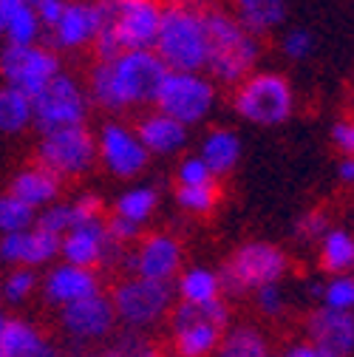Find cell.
<instances>
[{
	"label": "cell",
	"mask_w": 354,
	"mask_h": 357,
	"mask_svg": "<svg viewBox=\"0 0 354 357\" xmlns=\"http://www.w3.org/2000/svg\"><path fill=\"white\" fill-rule=\"evenodd\" d=\"M326 230H329V215L321 210H309L295 221V236L300 241H321Z\"/></svg>",
	"instance_id": "60d3db41"
},
{
	"label": "cell",
	"mask_w": 354,
	"mask_h": 357,
	"mask_svg": "<svg viewBox=\"0 0 354 357\" xmlns=\"http://www.w3.org/2000/svg\"><path fill=\"white\" fill-rule=\"evenodd\" d=\"M128 247L114 241L105 230V221L94 218L77 225L71 230H66L60 236V258L68 264H79V266H119V258Z\"/></svg>",
	"instance_id": "5bb4252c"
},
{
	"label": "cell",
	"mask_w": 354,
	"mask_h": 357,
	"mask_svg": "<svg viewBox=\"0 0 354 357\" xmlns=\"http://www.w3.org/2000/svg\"><path fill=\"white\" fill-rule=\"evenodd\" d=\"M207 0H167L162 6L153 52L170 71H204L207 60Z\"/></svg>",
	"instance_id": "3957f363"
},
{
	"label": "cell",
	"mask_w": 354,
	"mask_h": 357,
	"mask_svg": "<svg viewBox=\"0 0 354 357\" xmlns=\"http://www.w3.org/2000/svg\"><path fill=\"white\" fill-rule=\"evenodd\" d=\"M337 178L343 185H354V156H343L337 165Z\"/></svg>",
	"instance_id": "bcb514c9"
},
{
	"label": "cell",
	"mask_w": 354,
	"mask_h": 357,
	"mask_svg": "<svg viewBox=\"0 0 354 357\" xmlns=\"http://www.w3.org/2000/svg\"><path fill=\"white\" fill-rule=\"evenodd\" d=\"M176 182L179 185H207V182H215V173L210 170V165L201 156H187V159H182L179 170H176Z\"/></svg>",
	"instance_id": "ab89813d"
},
{
	"label": "cell",
	"mask_w": 354,
	"mask_h": 357,
	"mask_svg": "<svg viewBox=\"0 0 354 357\" xmlns=\"http://www.w3.org/2000/svg\"><path fill=\"white\" fill-rule=\"evenodd\" d=\"M3 281V301L6 303H23L34 295L40 278L34 273V266H23V264H15V270L6 275V278H0Z\"/></svg>",
	"instance_id": "836d02e7"
},
{
	"label": "cell",
	"mask_w": 354,
	"mask_h": 357,
	"mask_svg": "<svg viewBox=\"0 0 354 357\" xmlns=\"http://www.w3.org/2000/svg\"><path fill=\"white\" fill-rule=\"evenodd\" d=\"M215 97H218L215 79L207 77L204 71H170L167 68L153 105L176 116L179 122H185L187 128H193L213 114Z\"/></svg>",
	"instance_id": "9c48e42d"
},
{
	"label": "cell",
	"mask_w": 354,
	"mask_h": 357,
	"mask_svg": "<svg viewBox=\"0 0 354 357\" xmlns=\"http://www.w3.org/2000/svg\"><path fill=\"white\" fill-rule=\"evenodd\" d=\"M105 230H108V236H111L114 241H119V244H125V247L137 244L139 236H142V225H137V221H130V218H125V215H119V213H114V215L105 221Z\"/></svg>",
	"instance_id": "b9f144b4"
},
{
	"label": "cell",
	"mask_w": 354,
	"mask_h": 357,
	"mask_svg": "<svg viewBox=\"0 0 354 357\" xmlns=\"http://www.w3.org/2000/svg\"><path fill=\"white\" fill-rule=\"evenodd\" d=\"M190 128L185 122H179L176 116L164 114V111H153L148 116L139 119L137 125V137L142 139V145L148 148L151 156H176L190 139Z\"/></svg>",
	"instance_id": "44dd1931"
},
{
	"label": "cell",
	"mask_w": 354,
	"mask_h": 357,
	"mask_svg": "<svg viewBox=\"0 0 354 357\" xmlns=\"http://www.w3.org/2000/svg\"><path fill=\"white\" fill-rule=\"evenodd\" d=\"M286 273H289V258L281 247L267 244V241H247L218 270L221 295L247 298L252 289L263 284H275Z\"/></svg>",
	"instance_id": "5b68a950"
},
{
	"label": "cell",
	"mask_w": 354,
	"mask_h": 357,
	"mask_svg": "<svg viewBox=\"0 0 354 357\" xmlns=\"http://www.w3.org/2000/svg\"><path fill=\"white\" fill-rule=\"evenodd\" d=\"M60 329L74 346L105 343L116 329V312L111 295L94 292L60 306Z\"/></svg>",
	"instance_id": "7c38bea8"
},
{
	"label": "cell",
	"mask_w": 354,
	"mask_h": 357,
	"mask_svg": "<svg viewBox=\"0 0 354 357\" xmlns=\"http://www.w3.org/2000/svg\"><path fill=\"white\" fill-rule=\"evenodd\" d=\"M31 128H37L40 133H49L57 128H68V125H82L91 111V97H88L85 85L66 74L57 71L40 91L31 97Z\"/></svg>",
	"instance_id": "ba28073f"
},
{
	"label": "cell",
	"mask_w": 354,
	"mask_h": 357,
	"mask_svg": "<svg viewBox=\"0 0 354 357\" xmlns=\"http://www.w3.org/2000/svg\"><path fill=\"white\" fill-rule=\"evenodd\" d=\"M215 351L224 354V357H267L270 354V340L258 326L238 324V326L224 329Z\"/></svg>",
	"instance_id": "f1b7e54d"
},
{
	"label": "cell",
	"mask_w": 354,
	"mask_h": 357,
	"mask_svg": "<svg viewBox=\"0 0 354 357\" xmlns=\"http://www.w3.org/2000/svg\"><path fill=\"white\" fill-rule=\"evenodd\" d=\"M37 227H46L57 236H63L68 227H71V204L68 202H52L46 207H40L37 210V221H34Z\"/></svg>",
	"instance_id": "8d00e7d4"
},
{
	"label": "cell",
	"mask_w": 354,
	"mask_h": 357,
	"mask_svg": "<svg viewBox=\"0 0 354 357\" xmlns=\"http://www.w3.org/2000/svg\"><path fill=\"white\" fill-rule=\"evenodd\" d=\"M173 281H156L145 275H128L111 289V303L119 326L153 329L159 326L173 306Z\"/></svg>",
	"instance_id": "8992f818"
},
{
	"label": "cell",
	"mask_w": 354,
	"mask_h": 357,
	"mask_svg": "<svg viewBox=\"0 0 354 357\" xmlns=\"http://www.w3.org/2000/svg\"><path fill=\"white\" fill-rule=\"evenodd\" d=\"M66 3L68 0H31V6H34V12H37V17H40V23H43L46 31L60 20Z\"/></svg>",
	"instance_id": "7bdbcfd3"
},
{
	"label": "cell",
	"mask_w": 354,
	"mask_h": 357,
	"mask_svg": "<svg viewBox=\"0 0 354 357\" xmlns=\"http://www.w3.org/2000/svg\"><path fill=\"white\" fill-rule=\"evenodd\" d=\"M281 52H284L289 60L300 63V60H306L309 54L315 52V37L309 34L306 29H289V31L284 34V40H281Z\"/></svg>",
	"instance_id": "f35d334b"
},
{
	"label": "cell",
	"mask_w": 354,
	"mask_h": 357,
	"mask_svg": "<svg viewBox=\"0 0 354 357\" xmlns=\"http://www.w3.org/2000/svg\"><path fill=\"white\" fill-rule=\"evenodd\" d=\"M199 156L210 165V170L215 176L230 173L238 165V159H241V139H238V133L230 130V128H213V130H207L204 139H201Z\"/></svg>",
	"instance_id": "d4e9b609"
},
{
	"label": "cell",
	"mask_w": 354,
	"mask_h": 357,
	"mask_svg": "<svg viewBox=\"0 0 354 357\" xmlns=\"http://www.w3.org/2000/svg\"><path fill=\"white\" fill-rule=\"evenodd\" d=\"M60 255V236L46 227H29L20 233L0 236V258L3 264H23V266H46Z\"/></svg>",
	"instance_id": "d6986e66"
},
{
	"label": "cell",
	"mask_w": 354,
	"mask_h": 357,
	"mask_svg": "<svg viewBox=\"0 0 354 357\" xmlns=\"http://www.w3.org/2000/svg\"><path fill=\"white\" fill-rule=\"evenodd\" d=\"M321 264L326 273H351L354 270V236L348 230H326L321 236Z\"/></svg>",
	"instance_id": "f546056e"
},
{
	"label": "cell",
	"mask_w": 354,
	"mask_h": 357,
	"mask_svg": "<svg viewBox=\"0 0 354 357\" xmlns=\"http://www.w3.org/2000/svg\"><path fill=\"white\" fill-rule=\"evenodd\" d=\"M105 23L102 0H68L60 20L49 29V40L54 52H82L91 49L100 29Z\"/></svg>",
	"instance_id": "e0dca14e"
},
{
	"label": "cell",
	"mask_w": 354,
	"mask_h": 357,
	"mask_svg": "<svg viewBox=\"0 0 354 357\" xmlns=\"http://www.w3.org/2000/svg\"><path fill=\"white\" fill-rule=\"evenodd\" d=\"M3 9V40L15 43V46H29V43H40L43 37V23L31 6V0H0Z\"/></svg>",
	"instance_id": "cb8c5ba5"
},
{
	"label": "cell",
	"mask_w": 354,
	"mask_h": 357,
	"mask_svg": "<svg viewBox=\"0 0 354 357\" xmlns=\"http://www.w3.org/2000/svg\"><path fill=\"white\" fill-rule=\"evenodd\" d=\"M9 190L15 196H20L26 204H31L34 210H40V207H46V204H52V202L60 199L63 178L54 176L52 170H46L43 165H31V167H23L12 178Z\"/></svg>",
	"instance_id": "603a6c76"
},
{
	"label": "cell",
	"mask_w": 354,
	"mask_h": 357,
	"mask_svg": "<svg viewBox=\"0 0 354 357\" xmlns=\"http://www.w3.org/2000/svg\"><path fill=\"white\" fill-rule=\"evenodd\" d=\"M286 354H289V357H321L318 349L309 343V340H298V343H292V346L286 349Z\"/></svg>",
	"instance_id": "f6af8a7d"
},
{
	"label": "cell",
	"mask_w": 354,
	"mask_h": 357,
	"mask_svg": "<svg viewBox=\"0 0 354 357\" xmlns=\"http://www.w3.org/2000/svg\"><path fill=\"white\" fill-rule=\"evenodd\" d=\"M173 292L179 301L190 303H204L221 295V278L218 270H207V266H190V270H179L173 278Z\"/></svg>",
	"instance_id": "4316f807"
},
{
	"label": "cell",
	"mask_w": 354,
	"mask_h": 357,
	"mask_svg": "<svg viewBox=\"0 0 354 357\" xmlns=\"http://www.w3.org/2000/svg\"><path fill=\"white\" fill-rule=\"evenodd\" d=\"M332 142L343 156H354V119H340L332 128Z\"/></svg>",
	"instance_id": "ee69618b"
},
{
	"label": "cell",
	"mask_w": 354,
	"mask_h": 357,
	"mask_svg": "<svg viewBox=\"0 0 354 357\" xmlns=\"http://www.w3.org/2000/svg\"><path fill=\"white\" fill-rule=\"evenodd\" d=\"M57 349L34 324L23 318H6L0 332V357H52Z\"/></svg>",
	"instance_id": "7402d4cb"
},
{
	"label": "cell",
	"mask_w": 354,
	"mask_h": 357,
	"mask_svg": "<svg viewBox=\"0 0 354 357\" xmlns=\"http://www.w3.org/2000/svg\"><path fill=\"white\" fill-rule=\"evenodd\" d=\"M102 3H105L102 29L116 40L122 52L153 49L162 17L159 0H102Z\"/></svg>",
	"instance_id": "8fae6325"
},
{
	"label": "cell",
	"mask_w": 354,
	"mask_h": 357,
	"mask_svg": "<svg viewBox=\"0 0 354 357\" xmlns=\"http://www.w3.org/2000/svg\"><path fill=\"white\" fill-rule=\"evenodd\" d=\"M37 165H43L60 178L85 176L97 165V137L85 128V122L40 133Z\"/></svg>",
	"instance_id": "30bf717a"
},
{
	"label": "cell",
	"mask_w": 354,
	"mask_h": 357,
	"mask_svg": "<svg viewBox=\"0 0 354 357\" xmlns=\"http://www.w3.org/2000/svg\"><path fill=\"white\" fill-rule=\"evenodd\" d=\"M57 71H60L57 52L40 46V43H29V46L6 43L0 49V79L6 85L20 88L29 97H34Z\"/></svg>",
	"instance_id": "4fadbf2b"
},
{
	"label": "cell",
	"mask_w": 354,
	"mask_h": 357,
	"mask_svg": "<svg viewBox=\"0 0 354 357\" xmlns=\"http://www.w3.org/2000/svg\"><path fill=\"white\" fill-rule=\"evenodd\" d=\"M230 6L238 23L258 37L275 31L286 17V0H230Z\"/></svg>",
	"instance_id": "484cf974"
},
{
	"label": "cell",
	"mask_w": 354,
	"mask_h": 357,
	"mask_svg": "<svg viewBox=\"0 0 354 357\" xmlns=\"http://www.w3.org/2000/svg\"><path fill=\"white\" fill-rule=\"evenodd\" d=\"M306 340L318 349L321 357L354 354V312L323 303L306 318Z\"/></svg>",
	"instance_id": "ac0fdd59"
},
{
	"label": "cell",
	"mask_w": 354,
	"mask_h": 357,
	"mask_svg": "<svg viewBox=\"0 0 354 357\" xmlns=\"http://www.w3.org/2000/svg\"><path fill=\"white\" fill-rule=\"evenodd\" d=\"M309 295L321 301V295H323V281H312V284H309Z\"/></svg>",
	"instance_id": "7dc6e473"
},
{
	"label": "cell",
	"mask_w": 354,
	"mask_h": 357,
	"mask_svg": "<svg viewBox=\"0 0 354 357\" xmlns=\"http://www.w3.org/2000/svg\"><path fill=\"white\" fill-rule=\"evenodd\" d=\"M3 321H6V315H3V312H0V332H3Z\"/></svg>",
	"instance_id": "681fc988"
},
{
	"label": "cell",
	"mask_w": 354,
	"mask_h": 357,
	"mask_svg": "<svg viewBox=\"0 0 354 357\" xmlns=\"http://www.w3.org/2000/svg\"><path fill=\"white\" fill-rule=\"evenodd\" d=\"M3 26H6L3 23V9H0V43H3Z\"/></svg>",
	"instance_id": "c3c4849f"
},
{
	"label": "cell",
	"mask_w": 354,
	"mask_h": 357,
	"mask_svg": "<svg viewBox=\"0 0 354 357\" xmlns=\"http://www.w3.org/2000/svg\"><path fill=\"white\" fill-rule=\"evenodd\" d=\"M40 287H43V298L52 306H66L77 298L100 292V278H97V270H91V266L63 261V264H54L52 270L43 275Z\"/></svg>",
	"instance_id": "ffe728a7"
},
{
	"label": "cell",
	"mask_w": 354,
	"mask_h": 357,
	"mask_svg": "<svg viewBox=\"0 0 354 357\" xmlns=\"http://www.w3.org/2000/svg\"><path fill=\"white\" fill-rule=\"evenodd\" d=\"M111 351L114 354H153L148 329H134V326H122L119 335H111Z\"/></svg>",
	"instance_id": "d590c367"
},
{
	"label": "cell",
	"mask_w": 354,
	"mask_h": 357,
	"mask_svg": "<svg viewBox=\"0 0 354 357\" xmlns=\"http://www.w3.org/2000/svg\"><path fill=\"white\" fill-rule=\"evenodd\" d=\"M170 343L173 351L182 357H204L213 354L221 343V335L230 326V306L224 295L204 303L179 301L170 306Z\"/></svg>",
	"instance_id": "277c9868"
},
{
	"label": "cell",
	"mask_w": 354,
	"mask_h": 357,
	"mask_svg": "<svg viewBox=\"0 0 354 357\" xmlns=\"http://www.w3.org/2000/svg\"><path fill=\"white\" fill-rule=\"evenodd\" d=\"M167 66L153 49H128L111 60H97L88 74L85 91L102 111L119 114L128 108L153 105Z\"/></svg>",
	"instance_id": "6da1fadb"
},
{
	"label": "cell",
	"mask_w": 354,
	"mask_h": 357,
	"mask_svg": "<svg viewBox=\"0 0 354 357\" xmlns=\"http://www.w3.org/2000/svg\"><path fill=\"white\" fill-rule=\"evenodd\" d=\"M252 295H255V306H258L261 315H267V318H281V312H284V306H286L281 281H275V284H263V287L252 289Z\"/></svg>",
	"instance_id": "74e56055"
},
{
	"label": "cell",
	"mask_w": 354,
	"mask_h": 357,
	"mask_svg": "<svg viewBox=\"0 0 354 357\" xmlns=\"http://www.w3.org/2000/svg\"><path fill=\"white\" fill-rule=\"evenodd\" d=\"M207 26V60L204 71L221 85H236L255 71L261 57V40L227 9H204Z\"/></svg>",
	"instance_id": "7a4b0ae2"
},
{
	"label": "cell",
	"mask_w": 354,
	"mask_h": 357,
	"mask_svg": "<svg viewBox=\"0 0 354 357\" xmlns=\"http://www.w3.org/2000/svg\"><path fill=\"white\" fill-rule=\"evenodd\" d=\"M0 264H3V258H0Z\"/></svg>",
	"instance_id": "816d5d0a"
},
{
	"label": "cell",
	"mask_w": 354,
	"mask_h": 357,
	"mask_svg": "<svg viewBox=\"0 0 354 357\" xmlns=\"http://www.w3.org/2000/svg\"><path fill=\"white\" fill-rule=\"evenodd\" d=\"M128 275H145L156 281H173L182 270V244L167 233H153L128 247L119 258Z\"/></svg>",
	"instance_id": "9a60e30c"
},
{
	"label": "cell",
	"mask_w": 354,
	"mask_h": 357,
	"mask_svg": "<svg viewBox=\"0 0 354 357\" xmlns=\"http://www.w3.org/2000/svg\"><path fill=\"white\" fill-rule=\"evenodd\" d=\"M233 108L252 125H281L292 116L295 94L292 85L275 71H249L236 82Z\"/></svg>",
	"instance_id": "52a82bcc"
},
{
	"label": "cell",
	"mask_w": 354,
	"mask_h": 357,
	"mask_svg": "<svg viewBox=\"0 0 354 357\" xmlns=\"http://www.w3.org/2000/svg\"><path fill=\"white\" fill-rule=\"evenodd\" d=\"M321 303L334 306V309H351L354 312V275L351 273H334L323 284Z\"/></svg>",
	"instance_id": "e575fe53"
},
{
	"label": "cell",
	"mask_w": 354,
	"mask_h": 357,
	"mask_svg": "<svg viewBox=\"0 0 354 357\" xmlns=\"http://www.w3.org/2000/svg\"><path fill=\"white\" fill-rule=\"evenodd\" d=\"M97 159L116 178H137L148 167V148L137 137V128L122 122H105L97 133Z\"/></svg>",
	"instance_id": "2e32d148"
},
{
	"label": "cell",
	"mask_w": 354,
	"mask_h": 357,
	"mask_svg": "<svg viewBox=\"0 0 354 357\" xmlns=\"http://www.w3.org/2000/svg\"><path fill=\"white\" fill-rule=\"evenodd\" d=\"M34 221H37V210L26 204L20 196H15L12 190L0 196V236L29 230L34 227Z\"/></svg>",
	"instance_id": "1f68e13d"
},
{
	"label": "cell",
	"mask_w": 354,
	"mask_h": 357,
	"mask_svg": "<svg viewBox=\"0 0 354 357\" xmlns=\"http://www.w3.org/2000/svg\"><path fill=\"white\" fill-rule=\"evenodd\" d=\"M159 207V190L153 185H137L128 188L116 202H114V213L137 221V225H148L151 215Z\"/></svg>",
	"instance_id": "4dcf8cb0"
},
{
	"label": "cell",
	"mask_w": 354,
	"mask_h": 357,
	"mask_svg": "<svg viewBox=\"0 0 354 357\" xmlns=\"http://www.w3.org/2000/svg\"><path fill=\"white\" fill-rule=\"evenodd\" d=\"M176 204H179L185 213L207 215L218 204V188H215V182H207V185H179V188H176Z\"/></svg>",
	"instance_id": "d6a6232c"
},
{
	"label": "cell",
	"mask_w": 354,
	"mask_h": 357,
	"mask_svg": "<svg viewBox=\"0 0 354 357\" xmlns=\"http://www.w3.org/2000/svg\"><path fill=\"white\" fill-rule=\"evenodd\" d=\"M34 111H31V97L23 94L15 85H0V133L6 137H17L26 128H31Z\"/></svg>",
	"instance_id": "83f0119b"
},
{
	"label": "cell",
	"mask_w": 354,
	"mask_h": 357,
	"mask_svg": "<svg viewBox=\"0 0 354 357\" xmlns=\"http://www.w3.org/2000/svg\"><path fill=\"white\" fill-rule=\"evenodd\" d=\"M0 303H3V281H0Z\"/></svg>",
	"instance_id": "f907efd6"
}]
</instances>
